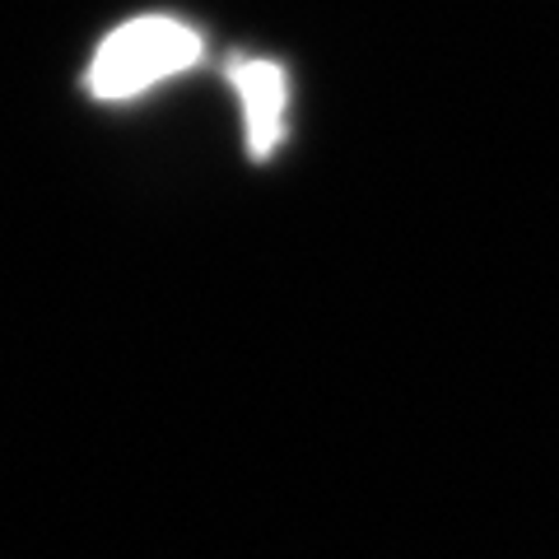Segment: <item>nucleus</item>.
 <instances>
[{"mask_svg": "<svg viewBox=\"0 0 559 559\" xmlns=\"http://www.w3.org/2000/svg\"><path fill=\"white\" fill-rule=\"evenodd\" d=\"M201 61V33L173 14H135L98 43L84 84L98 103H131Z\"/></svg>", "mask_w": 559, "mask_h": 559, "instance_id": "obj_1", "label": "nucleus"}, {"mask_svg": "<svg viewBox=\"0 0 559 559\" xmlns=\"http://www.w3.org/2000/svg\"><path fill=\"white\" fill-rule=\"evenodd\" d=\"M229 84L242 108V135L252 159H271L289 135V75L266 57H234Z\"/></svg>", "mask_w": 559, "mask_h": 559, "instance_id": "obj_2", "label": "nucleus"}]
</instances>
